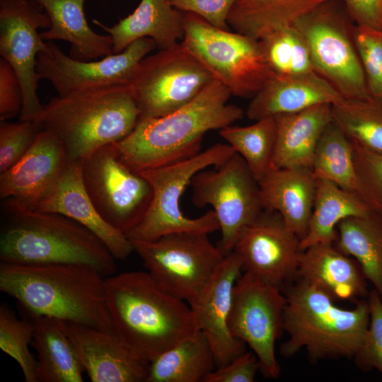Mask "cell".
<instances>
[{"label": "cell", "mask_w": 382, "mask_h": 382, "mask_svg": "<svg viewBox=\"0 0 382 382\" xmlns=\"http://www.w3.org/2000/svg\"><path fill=\"white\" fill-rule=\"evenodd\" d=\"M372 212L357 193L345 190L330 180L317 178L314 204L308 231L301 241V249L319 243H335L340 222Z\"/></svg>", "instance_id": "cell-30"}, {"label": "cell", "mask_w": 382, "mask_h": 382, "mask_svg": "<svg viewBox=\"0 0 382 382\" xmlns=\"http://www.w3.org/2000/svg\"><path fill=\"white\" fill-rule=\"evenodd\" d=\"M370 312L365 337L353 356L356 366L365 372L376 369L382 374V300L372 289L366 297Z\"/></svg>", "instance_id": "cell-40"}, {"label": "cell", "mask_w": 382, "mask_h": 382, "mask_svg": "<svg viewBox=\"0 0 382 382\" xmlns=\"http://www.w3.org/2000/svg\"><path fill=\"white\" fill-rule=\"evenodd\" d=\"M40 129L30 120L0 122V173L16 163L26 154L35 141Z\"/></svg>", "instance_id": "cell-41"}, {"label": "cell", "mask_w": 382, "mask_h": 382, "mask_svg": "<svg viewBox=\"0 0 382 382\" xmlns=\"http://www.w3.org/2000/svg\"><path fill=\"white\" fill-rule=\"evenodd\" d=\"M311 169L316 178L359 195L352 142L332 120L319 139Z\"/></svg>", "instance_id": "cell-34"}, {"label": "cell", "mask_w": 382, "mask_h": 382, "mask_svg": "<svg viewBox=\"0 0 382 382\" xmlns=\"http://www.w3.org/2000/svg\"><path fill=\"white\" fill-rule=\"evenodd\" d=\"M238 0H170L171 4L183 13L195 14L212 25L230 30L229 13Z\"/></svg>", "instance_id": "cell-42"}, {"label": "cell", "mask_w": 382, "mask_h": 382, "mask_svg": "<svg viewBox=\"0 0 382 382\" xmlns=\"http://www.w3.org/2000/svg\"><path fill=\"white\" fill-rule=\"evenodd\" d=\"M184 13L175 8L170 0H141L132 13L112 26L93 20L111 36L113 54L144 37L153 40L159 50L179 43L184 35Z\"/></svg>", "instance_id": "cell-25"}, {"label": "cell", "mask_w": 382, "mask_h": 382, "mask_svg": "<svg viewBox=\"0 0 382 382\" xmlns=\"http://www.w3.org/2000/svg\"><path fill=\"white\" fill-rule=\"evenodd\" d=\"M156 47L151 38L139 39L122 52L90 61H81L66 54L56 44L37 57L40 79L48 81L59 96L100 87L129 85L140 61Z\"/></svg>", "instance_id": "cell-16"}, {"label": "cell", "mask_w": 382, "mask_h": 382, "mask_svg": "<svg viewBox=\"0 0 382 382\" xmlns=\"http://www.w3.org/2000/svg\"><path fill=\"white\" fill-rule=\"evenodd\" d=\"M30 208L73 219L95 234L115 259L125 260L134 251L127 235L105 221L94 206L84 186L81 162L69 161L59 178Z\"/></svg>", "instance_id": "cell-19"}, {"label": "cell", "mask_w": 382, "mask_h": 382, "mask_svg": "<svg viewBox=\"0 0 382 382\" xmlns=\"http://www.w3.org/2000/svg\"><path fill=\"white\" fill-rule=\"evenodd\" d=\"M286 299L280 287L245 271L232 294L228 327L233 336L247 344L257 356L260 371L277 378L280 366L275 344L283 331Z\"/></svg>", "instance_id": "cell-13"}, {"label": "cell", "mask_w": 382, "mask_h": 382, "mask_svg": "<svg viewBox=\"0 0 382 382\" xmlns=\"http://www.w3.org/2000/svg\"><path fill=\"white\" fill-rule=\"evenodd\" d=\"M81 172L86 190L100 215L127 235L149 207L152 189L148 180L122 161L115 143L83 161Z\"/></svg>", "instance_id": "cell-12"}, {"label": "cell", "mask_w": 382, "mask_h": 382, "mask_svg": "<svg viewBox=\"0 0 382 382\" xmlns=\"http://www.w3.org/2000/svg\"><path fill=\"white\" fill-rule=\"evenodd\" d=\"M331 106L320 104L274 117L277 126L274 168H311L319 139L332 120Z\"/></svg>", "instance_id": "cell-27"}, {"label": "cell", "mask_w": 382, "mask_h": 382, "mask_svg": "<svg viewBox=\"0 0 382 382\" xmlns=\"http://www.w3.org/2000/svg\"><path fill=\"white\" fill-rule=\"evenodd\" d=\"M105 286L113 332L149 364L198 330L190 306L163 290L148 272L110 275Z\"/></svg>", "instance_id": "cell-1"}, {"label": "cell", "mask_w": 382, "mask_h": 382, "mask_svg": "<svg viewBox=\"0 0 382 382\" xmlns=\"http://www.w3.org/2000/svg\"><path fill=\"white\" fill-rule=\"evenodd\" d=\"M30 317L35 326L31 345L37 353V382L83 381V369L65 321L45 316Z\"/></svg>", "instance_id": "cell-28"}, {"label": "cell", "mask_w": 382, "mask_h": 382, "mask_svg": "<svg viewBox=\"0 0 382 382\" xmlns=\"http://www.w3.org/2000/svg\"><path fill=\"white\" fill-rule=\"evenodd\" d=\"M253 125H232L219 130V135L246 162L259 182L274 167L277 126L274 117H266Z\"/></svg>", "instance_id": "cell-33"}, {"label": "cell", "mask_w": 382, "mask_h": 382, "mask_svg": "<svg viewBox=\"0 0 382 382\" xmlns=\"http://www.w3.org/2000/svg\"><path fill=\"white\" fill-rule=\"evenodd\" d=\"M70 161L60 140L40 130L26 154L0 173V197L32 207L62 175Z\"/></svg>", "instance_id": "cell-21"}, {"label": "cell", "mask_w": 382, "mask_h": 382, "mask_svg": "<svg viewBox=\"0 0 382 382\" xmlns=\"http://www.w3.org/2000/svg\"><path fill=\"white\" fill-rule=\"evenodd\" d=\"M258 370L257 356L245 351L227 365L215 369L204 382H253Z\"/></svg>", "instance_id": "cell-44"}, {"label": "cell", "mask_w": 382, "mask_h": 382, "mask_svg": "<svg viewBox=\"0 0 382 382\" xmlns=\"http://www.w3.org/2000/svg\"><path fill=\"white\" fill-rule=\"evenodd\" d=\"M243 263L235 252L225 255L212 281L192 304L197 329L208 338L216 368L245 352V344L232 335L228 327L233 286L241 275Z\"/></svg>", "instance_id": "cell-18"}, {"label": "cell", "mask_w": 382, "mask_h": 382, "mask_svg": "<svg viewBox=\"0 0 382 382\" xmlns=\"http://www.w3.org/2000/svg\"><path fill=\"white\" fill-rule=\"evenodd\" d=\"M335 245L359 264L382 300V215L372 212L352 216L337 226Z\"/></svg>", "instance_id": "cell-32"}, {"label": "cell", "mask_w": 382, "mask_h": 382, "mask_svg": "<svg viewBox=\"0 0 382 382\" xmlns=\"http://www.w3.org/2000/svg\"><path fill=\"white\" fill-rule=\"evenodd\" d=\"M259 42L266 62L274 74L316 71L308 44L295 26L272 33Z\"/></svg>", "instance_id": "cell-36"}, {"label": "cell", "mask_w": 382, "mask_h": 382, "mask_svg": "<svg viewBox=\"0 0 382 382\" xmlns=\"http://www.w3.org/2000/svg\"><path fill=\"white\" fill-rule=\"evenodd\" d=\"M23 102V91L18 76L11 66L0 59V120L20 115Z\"/></svg>", "instance_id": "cell-43"}, {"label": "cell", "mask_w": 382, "mask_h": 382, "mask_svg": "<svg viewBox=\"0 0 382 382\" xmlns=\"http://www.w3.org/2000/svg\"><path fill=\"white\" fill-rule=\"evenodd\" d=\"M331 110L332 121L351 141L382 154V100L344 98Z\"/></svg>", "instance_id": "cell-35"}, {"label": "cell", "mask_w": 382, "mask_h": 382, "mask_svg": "<svg viewBox=\"0 0 382 382\" xmlns=\"http://www.w3.org/2000/svg\"><path fill=\"white\" fill-rule=\"evenodd\" d=\"M318 288L335 302L367 297L366 279L357 262L335 243H319L303 250L296 277Z\"/></svg>", "instance_id": "cell-23"}, {"label": "cell", "mask_w": 382, "mask_h": 382, "mask_svg": "<svg viewBox=\"0 0 382 382\" xmlns=\"http://www.w3.org/2000/svg\"><path fill=\"white\" fill-rule=\"evenodd\" d=\"M330 0L302 18L295 27L305 38L315 71L345 98L364 99L369 94L355 46L345 28L344 13Z\"/></svg>", "instance_id": "cell-14"}, {"label": "cell", "mask_w": 382, "mask_h": 382, "mask_svg": "<svg viewBox=\"0 0 382 382\" xmlns=\"http://www.w3.org/2000/svg\"><path fill=\"white\" fill-rule=\"evenodd\" d=\"M208 235L180 232L151 241H130L154 281L190 305L208 287L225 257Z\"/></svg>", "instance_id": "cell-9"}, {"label": "cell", "mask_w": 382, "mask_h": 382, "mask_svg": "<svg viewBox=\"0 0 382 382\" xmlns=\"http://www.w3.org/2000/svg\"><path fill=\"white\" fill-rule=\"evenodd\" d=\"M46 12L50 26L41 32L45 42L64 40L70 45L69 55L78 60L90 61L113 54L110 35L94 32L85 16V0H33Z\"/></svg>", "instance_id": "cell-26"}, {"label": "cell", "mask_w": 382, "mask_h": 382, "mask_svg": "<svg viewBox=\"0 0 382 382\" xmlns=\"http://www.w3.org/2000/svg\"><path fill=\"white\" fill-rule=\"evenodd\" d=\"M235 153L229 144L217 143L192 156L139 172L149 183L152 198L143 218L127 236L131 241H151L174 233L219 231L213 209L197 218L187 217L181 211L180 198L195 174L219 165Z\"/></svg>", "instance_id": "cell-7"}, {"label": "cell", "mask_w": 382, "mask_h": 382, "mask_svg": "<svg viewBox=\"0 0 382 382\" xmlns=\"http://www.w3.org/2000/svg\"><path fill=\"white\" fill-rule=\"evenodd\" d=\"M215 369L211 344L198 330L153 360L146 382H204Z\"/></svg>", "instance_id": "cell-31"}, {"label": "cell", "mask_w": 382, "mask_h": 382, "mask_svg": "<svg viewBox=\"0 0 382 382\" xmlns=\"http://www.w3.org/2000/svg\"><path fill=\"white\" fill-rule=\"evenodd\" d=\"M354 40L369 94L382 100V30L356 26Z\"/></svg>", "instance_id": "cell-39"}, {"label": "cell", "mask_w": 382, "mask_h": 382, "mask_svg": "<svg viewBox=\"0 0 382 382\" xmlns=\"http://www.w3.org/2000/svg\"><path fill=\"white\" fill-rule=\"evenodd\" d=\"M330 0H238L228 18L234 30L256 40L295 26Z\"/></svg>", "instance_id": "cell-29"}, {"label": "cell", "mask_w": 382, "mask_h": 382, "mask_svg": "<svg viewBox=\"0 0 382 382\" xmlns=\"http://www.w3.org/2000/svg\"><path fill=\"white\" fill-rule=\"evenodd\" d=\"M231 93L213 80L192 101L166 115L139 119L133 131L115 143L120 158L137 172L192 156L204 135L241 119L244 110L228 101Z\"/></svg>", "instance_id": "cell-4"}, {"label": "cell", "mask_w": 382, "mask_h": 382, "mask_svg": "<svg viewBox=\"0 0 382 382\" xmlns=\"http://www.w3.org/2000/svg\"><path fill=\"white\" fill-rule=\"evenodd\" d=\"M286 299L283 330L289 337L280 353L289 358L306 349L310 361L353 357L370 320L366 299L352 309L342 308L312 284L294 279L282 287Z\"/></svg>", "instance_id": "cell-6"}, {"label": "cell", "mask_w": 382, "mask_h": 382, "mask_svg": "<svg viewBox=\"0 0 382 382\" xmlns=\"http://www.w3.org/2000/svg\"><path fill=\"white\" fill-rule=\"evenodd\" d=\"M192 202L202 208L210 205L221 231L217 246L224 255L233 250L243 230L264 209L258 181L238 154L192 178Z\"/></svg>", "instance_id": "cell-10"}, {"label": "cell", "mask_w": 382, "mask_h": 382, "mask_svg": "<svg viewBox=\"0 0 382 382\" xmlns=\"http://www.w3.org/2000/svg\"><path fill=\"white\" fill-rule=\"evenodd\" d=\"M356 26L382 30V0H342Z\"/></svg>", "instance_id": "cell-45"}, {"label": "cell", "mask_w": 382, "mask_h": 382, "mask_svg": "<svg viewBox=\"0 0 382 382\" xmlns=\"http://www.w3.org/2000/svg\"><path fill=\"white\" fill-rule=\"evenodd\" d=\"M50 18L33 0H0V54L20 81L23 102L20 120L35 122L43 105L37 95L38 54L47 47L38 30L49 28Z\"/></svg>", "instance_id": "cell-15"}, {"label": "cell", "mask_w": 382, "mask_h": 382, "mask_svg": "<svg viewBox=\"0 0 382 382\" xmlns=\"http://www.w3.org/2000/svg\"><path fill=\"white\" fill-rule=\"evenodd\" d=\"M233 251L244 271L282 289L295 279L303 250L301 239L285 226L280 215L263 209L243 230Z\"/></svg>", "instance_id": "cell-17"}, {"label": "cell", "mask_w": 382, "mask_h": 382, "mask_svg": "<svg viewBox=\"0 0 382 382\" xmlns=\"http://www.w3.org/2000/svg\"><path fill=\"white\" fill-rule=\"evenodd\" d=\"M79 360L93 382H146L149 364L138 358L114 332L66 322Z\"/></svg>", "instance_id": "cell-20"}, {"label": "cell", "mask_w": 382, "mask_h": 382, "mask_svg": "<svg viewBox=\"0 0 382 382\" xmlns=\"http://www.w3.org/2000/svg\"><path fill=\"white\" fill-rule=\"evenodd\" d=\"M1 207L0 260L13 264H76L105 277L115 257L86 228L62 214L32 209L12 198Z\"/></svg>", "instance_id": "cell-3"}, {"label": "cell", "mask_w": 382, "mask_h": 382, "mask_svg": "<svg viewBox=\"0 0 382 382\" xmlns=\"http://www.w3.org/2000/svg\"><path fill=\"white\" fill-rule=\"evenodd\" d=\"M351 142L359 195L374 212L382 215V154Z\"/></svg>", "instance_id": "cell-38"}, {"label": "cell", "mask_w": 382, "mask_h": 382, "mask_svg": "<svg viewBox=\"0 0 382 382\" xmlns=\"http://www.w3.org/2000/svg\"><path fill=\"white\" fill-rule=\"evenodd\" d=\"M105 279L96 270L76 264H0V290L29 316L113 332Z\"/></svg>", "instance_id": "cell-2"}, {"label": "cell", "mask_w": 382, "mask_h": 382, "mask_svg": "<svg viewBox=\"0 0 382 382\" xmlns=\"http://www.w3.org/2000/svg\"><path fill=\"white\" fill-rule=\"evenodd\" d=\"M316 182L308 167L273 168L258 182L264 209L277 212L301 241L308 231Z\"/></svg>", "instance_id": "cell-24"}, {"label": "cell", "mask_w": 382, "mask_h": 382, "mask_svg": "<svg viewBox=\"0 0 382 382\" xmlns=\"http://www.w3.org/2000/svg\"><path fill=\"white\" fill-rule=\"evenodd\" d=\"M209 72L181 42L138 64L130 82L140 118L158 117L187 105L210 83Z\"/></svg>", "instance_id": "cell-11"}, {"label": "cell", "mask_w": 382, "mask_h": 382, "mask_svg": "<svg viewBox=\"0 0 382 382\" xmlns=\"http://www.w3.org/2000/svg\"><path fill=\"white\" fill-rule=\"evenodd\" d=\"M34 329L30 317L19 319L6 305H1L0 348L18 362L26 382H37V359L29 349Z\"/></svg>", "instance_id": "cell-37"}, {"label": "cell", "mask_w": 382, "mask_h": 382, "mask_svg": "<svg viewBox=\"0 0 382 382\" xmlns=\"http://www.w3.org/2000/svg\"><path fill=\"white\" fill-rule=\"evenodd\" d=\"M184 19L180 42L231 95L252 98L274 75L258 40L216 28L193 13H184Z\"/></svg>", "instance_id": "cell-8"}, {"label": "cell", "mask_w": 382, "mask_h": 382, "mask_svg": "<svg viewBox=\"0 0 382 382\" xmlns=\"http://www.w3.org/2000/svg\"><path fill=\"white\" fill-rule=\"evenodd\" d=\"M140 111L130 85L91 88L52 98L35 122L55 135L70 161L82 162L135 128Z\"/></svg>", "instance_id": "cell-5"}, {"label": "cell", "mask_w": 382, "mask_h": 382, "mask_svg": "<svg viewBox=\"0 0 382 382\" xmlns=\"http://www.w3.org/2000/svg\"><path fill=\"white\" fill-rule=\"evenodd\" d=\"M344 98L325 79L313 71L302 74H274L251 99L245 114L256 121L266 117L298 112Z\"/></svg>", "instance_id": "cell-22"}]
</instances>
